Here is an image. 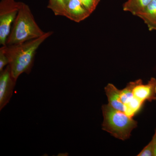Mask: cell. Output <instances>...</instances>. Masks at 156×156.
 Wrapping results in <instances>:
<instances>
[{"label": "cell", "mask_w": 156, "mask_h": 156, "mask_svg": "<svg viewBox=\"0 0 156 156\" xmlns=\"http://www.w3.org/2000/svg\"><path fill=\"white\" fill-rule=\"evenodd\" d=\"M53 32H46L44 35L22 43L2 46L9 59L11 74L15 80L23 73L29 74L33 67L37 50Z\"/></svg>", "instance_id": "cell-1"}, {"label": "cell", "mask_w": 156, "mask_h": 156, "mask_svg": "<svg viewBox=\"0 0 156 156\" xmlns=\"http://www.w3.org/2000/svg\"><path fill=\"white\" fill-rule=\"evenodd\" d=\"M45 33L37 24L28 5L22 3L13 23L6 45L22 44L40 37Z\"/></svg>", "instance_id": "cell-2"}, {"label": "cell", "mask_w": 156, "mask_h": 156, "mask_svg": "<svg viewBox=\"0 0 156 156\" xmlns=\"http://www.w3.org/2000/svg\"><path fill=\"white\" fill-rule=\"evenodd\" d=\"M101 110L103 117L102 130L117 139L122 140L129 139L133 129L137 127V121L108 104L103 105Z\"/></svg>", "instance_id": "cell-3"}, {"label": "cell", "mask_w": 156, "mask_h": 156, "mask_svg": "<svg viewBox=\"0 0 156 156\" xmlns=\"http://www.w3.org/2000/svg\"><path fill=\"white\" fill-rule=\"evenodd\" d=\"M22 2L2 0L0 3V44L5 46L11 26L17 17Z\"/></svg>", "instance_id": "cell-4"}, {"label": "cell", "mask_w": 156, "mask_h": 156, "mask_svg": "<svg viewBox=\"0 0 156 156\" xmlns=\"http://www.w3.org/2000/svg\"><path fill=\"white\" fill-rule=\"evenodd\" d=\"M16 82L12 76L9 65L0 72V110L10 102Z\"/></svg>", "instance_id": "cell-5"}, {"label": "cell", "mask_w": 156, "mask_h": 156, "mask_svg": "<svg viewBox=\"0 0 156 156\" xmlns=\"http://www.w3.org/2000/svg\"><path fill=\"white\" fill-rule=\"evenodd\" d=\"M134 97L143 103L156 100V79L152 77L147 83L144 84L141 79L134 81L133 90Z\"/></svg>", "instance_id": "cell-6"}, {"label": "cell", "mask_w": 156, "mask_h": 156, "mask_svg": "<svg viewBox=\"0 0 156 156\" xmlns=\"http://www.w3.org/2000/svg\"><path fill=\"white\" fill-rule=\"evenodd\" d=\"M91 14L79 0H70L66 4L65 17L72 21L80 22Z\"/></svg>", "instance_id": "cell-7"}, {"label": "cell", "mask_w": 156, "mask_h": 156, "mask_svg": "<svg viewBox=\"0 0 156 156\" xmlns=\"http://www.w3.org/2000/svg\"><path fill=\"white\" fill-rule=\"evenodd\" d=\"M150 31H156V0H152L145 9L137 14Z\"/></svg>", "instance_id": "cell-8"}, {"label": "cell", "mask_w": 156, "mask_h": 156, "mask_svg": "<svg viewBox=\"0 0 156 156\" xmlns=\"http://www.w3.org/2000/svg\"><path fill=\"white\" fill-rule=\"evenodd\" d=\"M105 91L107 97L108 104L115 109L124 112V105L121 101L120 97L121 90L113 84L108 83L105 87Z\"/></svg>", "instance_id": "cell-9"}, {"label": "cell", "mask_w": 156, "mask_h": 156, "mask_svg": "<svg viewBox=\"0 0 156 156\" xmlns=\"http://www.w3.org/2000/svg\"><path fill=\"white\" fill-rule=\"evenodd\" d=\"M152 0H128L123 4L124 11L131 13L134 16L142 12Z\"/></svg>", "instance_id": "cell-10"}, {"label": "cell", "mask_w": 156, "mask_h": 156, "mask_svg": "<svg viewBox=\"0 0 156 156\" xmlns=\"http://www.w3.org/2000/svg\"><path fill=\"white\" fill-rule=\"evenodd\" d=\"M48 8L52 10L56 16L65 17L66 4L64 0H49Z\"/></svg>", "instance_id": "cell-11"}, {"label": "cell", "mask_w": 156, "mask_h": 156, "mask_svg": "<svg viewBox=\"0 0 156 156\" xmlns=\"http://www.w3.org/2000/svg\"><path fill=\"white\" fill-rule=\"evenodd\" d=\"M84 7L90 12L92 13L97 8L100 0H79Z\"/></svg>", "instance_id": "cell-12"}, {"label": "cell", "mask_w": 156, "mask_h": 156, "mask_svg": "<svg viewBox=\"0 0 156 156\" xmlns=\"http://www.w3.org/2000/svg\"><path fill=\"white\" fill-rule=\"evenodd\" d=\"M9 61L2 47L0 48V72L4 69V67L9 65Z\"/></svg>", "instance_id": "cell-13"}, {"label": "cell", "mask_w": 156, "mask_h": 156, "mask_svg": "<svg viewBox=\"0 0 156 156\" xmlns=\"http://www.w3.org/2000/svg\"><path fill=\"white\" fill-rule=\"evenodd\" d=\"M136 156H154L153 149L150 143H149Z\"/></svg>", "instance_id": "cell-14"}, {"label": "cell", "mask_w": 156, "mask_h": 156, "mask_svg": "<svg viewBox=\"0 0 156 156\" xmlns=\"http://www.w3.org/2000/svg\"><path fill=\"white\" fill-rule=\"evenodd\" d=\"M153 149L154 156H156V129L154 134L150 142Z\"/></svg>", "instance_id": "cell-15"}, {"label": "cell", "mask_w": 156, "mask_h": 156, "mask_svg": "<svg viewBox=\"0 0 156 156\" xmlns=\"http://www.w3.org/2000/svg\"><path fill=\"white\" fill-rule=\"evenodd\" d=\"M66 4H67L68 2L70 1V0H64Z\"/></svg>", "instance_id": "cell-16"}]
</instances>
